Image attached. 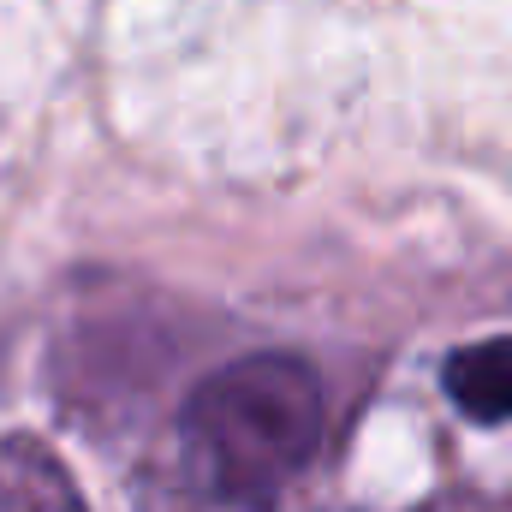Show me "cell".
<instances>
[{
	"mask_svg": "<svg viewBox=\"0 0 512 512\" xmlns=\"http://www.w3.org/2000/svg\"><path fill=\"white\" fill-rule=\"evenodd\" d=\"M328 423L322 376L292 352L221 364L185 399V447L197 477L239 507H268L316 459Z\"/></svg>",
	"mask_w": 512,
	"mask_h": 512,
	"instance_id": "1",
	"label": "cell"
},
{
	"mask_svg": "<svg viewBox=\"0 0 512 512\" xmlns=\"http://www.w3.org/2000/svg\"><path fill=\"white\" fill-rule=\"evenodd\" d=\"M441 382H447V399H453L465 417H477V423L512 417V334L453 352Z\"/></svg>",
	"mask_w": 512,
	"mask_h": 512,
	"instance_id": "2",
	"label": "cell"
}]
</instances>
